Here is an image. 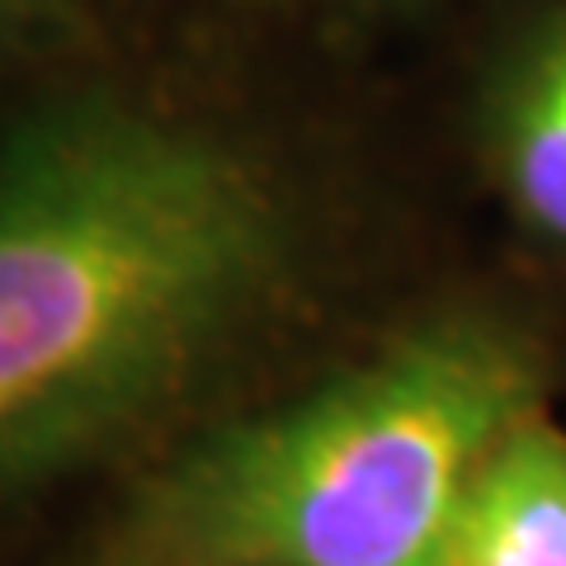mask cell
Instances as JSON below:
<instances>
[{
	"mask_svg": "<svg viewBox=\"0 0 566 566\" xmlns=\"http://www.w3.org/2000/svg\"><path fill=\"white\" fill-rule=\"evenodd\" d=\"M293 227L260 161L137 99L0 137V491L123 444L270 303Z\"/></svg>",
	"mask_w": 566,
	"mask_h": 566,
	"instance_id": "6da1fadb",
	"label": "cell"
},
{
	"mask_svg": "<svg viewBox=\"0 0 566 566\" xmlns=\"http://www.w3.org/2000/svg\"><path fill=\"white\" fill-rule=\"evenodd\" d=\"M57 6L62 0H0V52L24 43Z\"/></svg>",
	"mask_w": 566,
	"mask_h": 566,
	"instance_id": "5b68a950",
	"label": "cell"
},
{
	"mask_svg": "<svg viewBox=\"0 0 566 566\" xmlns=\"http://www.w3.org/2000/svg\"><path fill=\"white\" fill-rule=\"evenodd\" d=\"M491 166L520 218L566 251V10L515 52L495 85Z\"/></svg>",
	"mask_w": 566,
	"mask_h": 566,
	"instance_id": "277c9868",
	"label": "cell"
},
{
	"mask_svg": "<svg viewBox=\"0 0 566 566\" xmlns=\"http://www.w3.org/2000/svg\"><path fill=\"white\" fill-rule=\"evenodd\" d=\"M543 392V349L515 322L430 316L193 439L95 566H444L472 463Z\"/></svg>",
	"mask_w": 566,
	"mask_h": 566,
	"instance_id": "7a4b0ae2",
	"label": "cell"
},
{
	"mask_svg": "<svg viewBox=\"0 0 566 566\" xmlns=\"http://www.w3.org/2000/svg\"><path fill=\"white\" fill-rule=\"evenodd\" d=\"M444 566H566V430L547 406L505 424L472 463Z\"/></svg>",
	"mask_w": 566,
	"mask_h": 566,
	"instance_id": "3957f363",
	"label": "cell"
}]
</instances>
